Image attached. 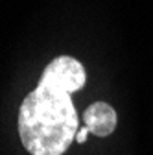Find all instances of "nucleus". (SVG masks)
Masks as SVG:
<instances>
[{
	"label": "nucleus",
	"instance_id": "nucleus-1",
	"mask_svg": "<svg viewBox=\"0 0 153 155\" xmlns=\"http://www.w3.org/2000/svg\"><path fill=\"white\" fill-rule=\"evenodd\" d=\"M87 81L85 67L70 55L52 59L18 109V137L30 155H63L80 129L72 94Z\"/></svg>",
	"mask_w": 153,
	"mask_h": 155
},
{
	"label": "nucleus",
	"instance_id": "nucleus-2",
	"mask_svg": "<svg viewBox=\"0 0 153 155\" xmlns=\"http://www.w3.org/2000/svg\"><path fill=\"white\" fill-rule=\"evenodd\" d=\"M83 126L89 129V133L96 137H109L116 129L118 116L109 104L105 102H94L90 104L83 113Z\"/></svg>",
	"mask_w": 153,
	"mask_h": 155
},
{
	"label": "nucleus",
	"instance_id": "nucleus-3",
	"mask_svg": "<svg viewBox=\"0 0 153 155\" xmlns=\"http://www.w3.org/2000/svg\"><path fill=\"white\" fill-rule=\"evenodd\" d=\"M87 135H89V129L83 126V127H80L78 129V135H76V140H78L80 144H83L85 140H87Z\"/></svg>",
	"mask_w": 153,
	"mask_h": 155
}]
</instances>
